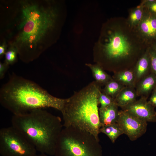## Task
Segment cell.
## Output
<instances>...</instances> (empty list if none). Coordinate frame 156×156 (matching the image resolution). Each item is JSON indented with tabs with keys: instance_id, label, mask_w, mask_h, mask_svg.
Here are the masks:
<instances>
[{
	"instance_id": "obj_8",
	"label": "cell",
	"mask_w": 156,
	"mask_h": 156,
	"mask_svg": "<svg viewBox=\"0 0 156 156\" xmlns=\"http://www.w3.org/2000/svg\"><path fill=\"white\" fill-rule=\"evenodd\" d=\"M117 122L131 141H135L146 132L147 122L140 119L122 110L119 111Z\"/></svg>"
},
{
	"instance_id": "obj_29",
	"label": "cell",
	"mask_w": 156,
	"mask_h": 156,
	"mask_svg": "<svg viewBox=\"0 0 156 156\" xmlns=\"http://www.w3.org/2000/svg\"></svg>"
},
{
	"instance_id": "obj_21",
	"label": "cell",
	"mask_w": 156,
	"mask_h": 156,
	"mask_svg": "<svg viewBox=\"0 0 156 156\" xmlns=\"http://www.w3.org/2000/svg\"><path fill=\"white\" fill-rule=\"evenodd\" d=\"M98 101L99 104L101 105L100 109L104 108L116 103L114 99L104 93L101 90L99 94Z\"/></svg>"
},
{
	"instance_id": "obj_13",
	"label": "cell",
	"mask_w": 156,
	"mask_h": 156,
	"mask_svg": "<svg viewBox=\"0 0 156 156\" xmlns=\"http://www.w3.org/2000/svg\"><path fill=\"white\" fill-rule=\"evenodd\" d=\"M136 91L133 87L125 86L115 98L116 105L122 108L136 100Z\"/></svg>"
},
{
	"instance_id": "obj_25",
	"label": "cell",
	"mask_w": 156,
	"mask_h": 156,
	"mask_svg": "<svg viewBox=\"0 0 156 156\" xmlns=\"http://www.w3.org/2000/svg\"><path fill=\"white\" fill-rule=\"evenodd\" d=\"M148 101L155 107H156V86L152 91L151 96Z\"/></svg>"
},
{
	"instance_id": "obj_12",
	"label": "cell",
	"mask_w": 156,
	"mask_h": 156,
	"mask_svg": "<svg viewBox=\"0 0 156 156\" xmlns=\"http://www.w3.org/2000/svg\"><path fill=\"white\" fill-rule=\"evenodd\" d=\"M156 86V75L151 72L143 77L138 83L136 90L137 96L147 98Z\"/></svg>"
},
{
	"instance_id": "obj_24",
	"label": "cell",
	"mask_w": 156,
	"mask_h": 156,
	"mask_svg": "<svg viewBox=\"0 0 156 156\" xmlns=\"http://www.w3.org/2000/svg\"><path fill=\"white\" fill-rule=\"evenodd\" d=\"M9 65L4 62L3 63H0V79L4 78L5 74L7 71Z\"/></svg>"
},
{
	"instance_id": "obj_5",
	"label": "cell",
	"mask_w": 156,
	"mask_h": 156,
	"mask_svg": "<svg viewBox=\"0 0 156 156\" xmlns=\"http://www.w3.org/2000/svg\"><path fill=\"white\" fill-rule=\"evenodd\" d=\"M99 140L85 131L64 127L58 138L53 156H102Z\"/></svg>"
},
{
	"instance_id": "obj_23",
	"label": "cell",
	"mask_w": 156,
	"mask_h": 156,
	"mask_svg": "<svg viewBox=\"0 0 156 156\" xmlns=\"http://www.w3.org/2000/svg\"><path fill=\"white\" fill-rule=\"evenodd\" d=\"M151 72L156 75V53L152 49H149Z\"/></svg>"
},
{
	"instance_id": "obj_16",
	"label": "cell",
	"mask_w": 156,
	"mask_h": 156,
	"mask_svg": "<svg viewBox=\"0 0 156 156\" xmlns=\"http://www.w3.org/2000/svg\"><path fill=\"white\" fill-rule=\"evenodd\" d=\"M113 79L125 86L134 87L136 79L134 72L125 70L116 73Z\"/></svg>"
},
{
	"instance_id": "obj_1",
	"label": "cell",
	"mask_w": 156,
	"mask_h": 156,
	"mask_svg": "<svg viewBox=\"0 0 156 156\" xmlns=\"http://www.w3.org/2000/svg\"><path fill=\"white\" fill-rule=\"evenodd\" d=\"M6 8L9 17L5 41L16 49L21 61L32 62L52 43L59 20V6L49 0H20Z\"/></svg>"
},
{
	"instance_id": "obj_27",
	"label": "cell",
	"mask_w": 156,
	"mask_h": 156,
	"mask_svg": "<svg viewBox=\"0 0 156 156\" xmlns=\"http://www.w3.org/2000/svg\"><path fill=\"white\" fill-rule=\"evenodd\" d=\"M152 49L156 52V43L154 44L152 46Z\"/></svg>"
},
{
	"instance_id": "obj_11",
	"label": "cell",
	"mask_w": 156,
	"mask_h": 156,
	"mask_svg": "<svg viewBox=\"0 0 156 156\" xmlns=\"http://www.w3.org/2000/svg\"><path fill=\"white\" fill-rule=\"evenodd\" d=\"M118 107L115 103L104 108L99 109L101 127L117 122L119 112Z\"/></svg>"
},
{
	"instance_id": "obj_4",
	"label": "cell",
	"mask_w": 156,
	"mask_h": 156,
	"mask_svg": "<svg viewBox=\"0 0 156 156\" xmlns=\"http://www.w3.org/2000/svg\"><path fill=\"white\" fill-rule=\"evenodd\" d=\"M101 89L94 81L67 100L61 112L64 127H72L85 131L99 140L101 127L98 99Z\"/></svg>"
},
{
	"instance_id": "obj_2",
	"label": "cell",
	"mask_w": 156,
	"mask_h": 156,
	"mask_svg": "<svg viewBox=\"0 0 156 156\" xmlns=\"http://www.w3.org/2000/svg\"><path fill=\"white\" fill-rule=\"evenodd\" d=\"M67 100L51 95L36 83L14 73L0 91L1 104L15 115L46 107L61 112Z\"/></svg>"
},
{
	"instance_id": "obj_7",
	"label": "cell",
	"mask_w": 156,
	"mask_h": 156,
	"mask_svg": "<svg viewBox=\"0 0 156 156\" xmlns=\"http://www.w3.org/2000/svg\"><path fill=\"white\" fill-rule=\"evenodd\" d=\"M34 146L12 126L0 130V154L2 156H36Z\"/></svg>"
},
{
	"instance_id": "obj_10",
	"label": "cell",
	"mask_w": 156,
	"mask_h": 156,
	"mask_svg": "<svg viewBox=\"0 0 156 156\" xmlns=\"http://www.w3.org/2000/svg\"><path fill=\"white\" fill-rule=\"evenodd\" d=\"M144 14L142 20L137 26L138 31L145 40H156V15L152 14L144 8Z\"/></svg>"
},
{
	"instance_id": "obj_3",
	"label": "cell",
	"mask_w": 156,
	"mask_h": 156,
	"mask_svg": "<svg viewBox=\"0 0 156 156\" xmlns=\"http://www.w3.org/2000/svg\"><path fill=\"white\" fill-rule=\"evenodd\" d=\"M12 126L18 130L41 153L54 155L56 144L63 126L60 117L43 109L13 115Z\"/></svg>"
},
{
	"instance_id": "obj_26",
	"label": "cell",
	"mask_w": 156,
	"mask_h": 156,
	"mask_svg": "<svg viewBox=\"0 0 156 156\" xmlns=\"http://www.w3.org/2000/svg\"><path fill=\"white\" fill-rule=\"evenodd\" d=\"M7 44L5 41L0 46V57L5 55L6 52V48L7 47Z\"/></svg>"
},
{
	"instance_id": "obj_14",
	"label": "cell",
	"mask_w": 156,
	"mask_h": 156,
	"mask_svg": "<svg viewBox=\"0 0 156 156\" xmlns=\"http://www.w3.org/2000/svg\"><path fill=\"white\" fill-rule=\"evenodd\" d=\"M150 66V60L149 49L139 60L134 71L136 79L144 77L148 71Z\"/></svg>"
},
{
	"instance_id": "obj_9",
	"label": "cell",
	"mask_w": 156,
	"mask_h": 156,
	"mask_svg": "<svg viewBox=\"0 0 156 156\" xmlns=\"http://www.w3.org/2000/svg\"><path fill=\"white\" fill-rule=\"evenodd\" d=\"M147 98L142 96L139 100H135L122 108V110L147 122H155L156 112L155 107L147 101Z\"/></svg>"
},
{
	"instance_id": "obj_28",
	"label": "cell",
	"mask_w": 156,
	"mask_h": 156,
	"mask_svg": "<svg viewBox=\"0 0 156 156\" xmlns=\"http://www.w3.org/2000/svg\"><path fill=\"white\" fill-rule=\"evenodd\" d=\"M36 156H49V155H46L44 154L40 153V154H39L36 155Z\"/></svg>"
},
{
	"instance_id": "obj_19",
	"label": "cell",
	"mask_w": 156,
	"mask_h": 156,
	"mask_svg": "<svg viewBox=\"0 0 156 156\" xmlns=\"http://www.w3.org/2000/svg\"><path fill=\"white\" fill-rule=\"evenodd\" d=\"M144 12V7L141 4L130 12L128 23L132 27L137 26L142 19Z\"/></svg>"
},
{
	"instance_id": "obj_18",
	"label": "cell",
	"mask_w": 156,
	"mask_h": 156,
	"mask_svg": "<svg viewBox=\"0 0 156 156\" xmlns=\"http://www.w3.org/2000/svg\"><path fill=\"white\" fill-rule=\"evenodd\" d=\"M125 87L112 78L105 85L104 88L101 91L115 99L120 92Z\"/></svg>"
},
{
	"instance_id": "obj_6",
	"label": "cell",
	"mask_w": 156,
	"mask_h": 156,
	"mask_svg": "<svg viewBox=\"0 0 156 156\" xmlns=\"http://www.w3.org/2000/svg\"><path fill=\"white\" fill-rule=\"evenodd\" d=\"M103 33L96 50L105 59L114 61L129 57L135 45L130 36L117 26L112 25Z\"/></svg>"
},
{
	"instance_id": "obj_17",
	"label": "cell",
	"mask_w": 156,
	"mask_h": 156,
	"mask_svg": "<svg viewBox=\"0 0 156 156\" xmlns=\"http://www.w3.org/2000/svg\"><path fill=\"white\" fill-rule=\"evenodd\" d=\"M99 133H104L109 138L113 143H114L117 138L124 132L117 123L101 127Z\"/></svg>"
},
{
	"instance_id": "obj_15",
	"label": "cell",
	"mask_w": 156,
	"mask_h": 156,
	"mask_svg": "<svg viewBox=\"0 0 156 156\" xmlns=\"http://www.w3.org/2000/svg\"><path fill=\"white\" fill-rule=\"evenodd\" d=\"M86 65L91 69L95 81L100 86L105 85L112 78L103 70L101 66L97 64H87Z\"/></svg>"
},
{
	"instance_id": "obj_22",
	"label": "cell",
	"mask_w": 156,
	"mask_h": 156,
	"mask_svg": "<svg viewBox=\"0 0 156 156\" xmlns=\"http://www.w3.org/2000/svg\"><path fill=\"white\" fill-rule=\"evenodd\" d=\"M150 13L156 15V0L151 2L149 0H144L141 3Z\"/></svg>"
},
{
	"instance_id": "obj_20",
	"label": "cell",
	"mask_w": 156,
	"mask_h": 156,
	"mask_svg": "<svg viewBox=\"0 0 156 156\" xmlns=\"http://www.w3.org/2000/svg\"><path fill=\"white\" fill-rule=\"evenodd\" d=\"M18 54L17 51L14 47L8 46V49L5 54V62L9 65L12 64L16 61Z\"/></svg>"
}]
</instances>
